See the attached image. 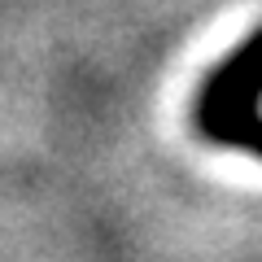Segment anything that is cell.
I'll return each mask as SVG.
<instances>
[{
    "mask_svg": "<svg viewBox=\"0 0 262 262\" xmlns=\"http://www.w3.org/2000/svg\"><path fill=\"white\" fill-rule=\"evenodd\" d=\"M196 118H201V131L214 136L219 144L249 149V131L258 122V53H253V44H245L206 79Z\"/></svg>",
    "mask_w": 262,
    "mask_h": 262,
    "instance_id": "1",
    "label": "cell"
}]
</instances>
